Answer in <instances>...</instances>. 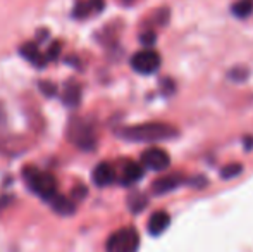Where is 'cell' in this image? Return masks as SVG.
Wrapping results in <instances>:
<instances>
[{
  "label": "cell",
  "mask_w": 253,
  "mask_h": 252,
  "mask_svg": "<svg viewBox=\"0 0 253 252\" xmlns=\"http://www.w3.org/2000/svg\"><path fill=\"white\" fill-rule=\"evenodd\" d=\"M91 180L97 187H109L112 185L114 182L117 180V171L110 162H100V164L95 166L93 173H91Z\"/></svg>",
  "instance_id": "obj_8"
},
{
  "label": "cell",
  "mask_w": 253,
  "mask_h": 252,
  "mask_svg": "<svg viewBox=\"0 0 253 252\" xmlns=\"http://www.w3.org/2000/svg\"><path fill=\"white\" fill-rule=\"evenodd\" d=\"M123 2H133V0H123Z\"/></svg>",
  "instance_id": "obj_21"
},
{
  "label": "cell",
  "mask_w": 253,
  "mask_h": 252,
  "mask_svg": "<svg viewBox=\"0 0 253 252\" xmlns=\"http://www.w3.org/2000/svg\"><path fill=\"white\" fill-rule=\"evenodd\" d=\"M62 101H64V104L69 105V107H76L81 101V88L78 87V85H71V87H67Z\"/></svg>",
  "instance_id": "obj_13"
},
{
  "label": "cell",
  "mask_w": 253,
  "mask_h": 252,
  "mask_svg": "<svg viewBox=\"0 0 253 252\" xmlns=\"http://www.w3.org/2000/svg\"><path fill=\"white\" fill-rule=\"evenodd\" d=\"M241 169H243V166L238 164V162H233V164H227L222 168V171H220V176L226 180L229 178H234V176H238L241 173Z\"/></svg>",
  "instance_id": "obj_16"
},
{
  "label": "cell",
  "mask_w": 253,
  "mask_h": 252,
  "mask_svg": "<svg viewBox=\"0 0 253 252\" xmlns=\"http://www.w3.org/2000/svg\"><path fill=\"white\" fill-rule=\"evenodd\" d=\"M138 247H140V233L133 226L116 230L105 242L107 252H136Z\"/></svg>",
  "instance_id": "obj_3"
},
{
  "label": "cell",
  "mask_w": 253,
  "mask_h": 252,
  "mask_svg": "<svg viewBox=\"0 0 253 252\" xmlns=\"http://www.w3.org/2000/svg\"><path fill=\"white\" fill-rule=\"evenodd\" d=\"M59 50H60V44H53L50 49H48V52L45 55H47L48 61H53V59H57V55H59Z\"/></svg>",
  "instance_id": "obj_17"
},
{
  "label": "cell",
  "mask_w": 253,
  "mask_h": 252,
  "mask_svg": "<svg viewBox=\"0 0 253 252\" xmlns=\"http://www.w3.org/2000/svg\"><path fill=\"white\" fill-rule=\"evenodd\" d=\"M21 55H23L26 61H30L33 66L37 67H43L45 64H47V55H43L40 50H38V47L35 44H26L21 47Z\"/></svg>",
  "instance_id": "obj_11"
},
{
  "label": "cell",
  "mask_w": 253,
  "mask_h": 252,
  "mask_svg": "<svg viewBox=\"0 0 253 252\" xmlns=\"http://www.w3.org/2000/svg\"><path fill=\"white\" fill-rule=\"evenodd\" d=\"M23 178L33 194H37L45 202H50L57 195V180L52 173L42 171L33 166H26L23 169Z\"/></svg>",
  "instance_id": "obj_2"
},
{
  "label": "cell",
  "mask_w": 253,
  "mask_h": 252,
  "mask_svg": "<svg viewBox=\"0 0 253 252\" xmlns=\"http://www.w3.org/2000/svg\"><path fill=\"white\" fill-rule=\"evenodd\" d=\"M177 135H179V131H177L176 126L160 121L127 126L119 131V137L129 142H162L177 137Z\"/></svg>",
  "instance_id": "obj_1"
},
{
  "label": "cell",
  "mask_w": 253,
  "mask_h": 252,
  "mask_svg": "<svg viewBox=\"0 0 253 252\" xmlns=\"http://www.w3.org/2000/svg\"><path fill=\"white\" fill-rule=\"evenodd\" d=\"M253 12V0H240L233 5V14L236 17H248Z\"/></svg>",
  "instance_id": "obj_14"
},
{
  "label": "cell",
  "mask_w": 253,
  "mask_h": 252,
  "mask_svg": "<svg viewBox=\"0 0 253 252\" xmlns=\"http://www.w3.org/2000/svg\"><path fill=\"white\" fill-rule=\"evenodd\" d=\"M155 33H145L143 37H141V42H143L147 47H150V45H153V42H155Z\"/></svg>",
  "instance_id": "obj_19"
},
{
  "label": "cell",
  "mask_w": 253,
  "mask_h": 252,
  "mask_svg": "<svg viewBox=\"0 0 253 252\" xmlns=\"http://www.w3.org/2000/svg\"><path fill=\"white\" fill-rule=\"evenodd\" d=\"M88 194V189L84 185H80V187H76V189L73 190V199H83L84 195Z\"/></svg>",
  "instance_id": "obj_18"
},
{
  "label": "cell",
  "mask_w": 253,
  "mask_h": 252,
  "mask_svg": "<svg viewBox=\"0 0 253 252\" xmlns=\"http://www.w3.org/2000/svg\"><path fill=\"white\" fill-rule=\"evenodd\" d=\"M40 87H42V90H43L47 95H53V94H55V87L50 85V83H40Z\"/></svg>",
  "instance_id": "obj_20"
},
{
  "label": "cell",
  "mask_w": 253,
  "mask_h": 252,
  "mask_svg": "<svg viewBox=\"0 0 253 252\" xmlns=\"http://www.w3.org/2000/svg\"><path fill=\"white\" fill-rule=\"evenodd\" d=\"M131 67L140 74H152L160 67V55L155 50H140L131 57Z\"/></svg>",
  "instance_id": "obj_5"
},
{
  "label": "cell",
  "mask_w": 253,
  "mask_h": 252,
  "mask_svg": "<svg viewBox=\"0 0 253 252\" xmlns=\"http://www.w3.org/2000/svg\"><path fill=\"white\" fill-rule=\"evenodd\" d=\"M69 140L81 151H93L97 145V133L88 119H73L69 125Z\"/></svg>",
  "instance_id": "obj_4"
},
{
  "label": "cell",
  "mask_w": 253,
  "mask_h": 252,
  "mask_svg": "<svg viewBox=\"0 0 253 252\" xmlns=\"http://www.w3.org/2000/svg\"><path fill=\"white\" fill-rule=\"evenodd\" d=\"M148 201L145 195L141 194H133L129 197V201H127V205H129V209L133 211V214H138V212H141L145 207H147Z\"/></svg>",
  "instance_id": "obj_15"
},
{
  "label": "cell",
  "mask_w": 253,
  "mask_h": 252,
  "mask_svg": "<svg viewBox=\"0 0 253 252\" xmlns=\"http://www.w3.org/2000/svg\"><path fill=\"white\" fill-rule=\"evenodd\" d=\"M179 185H183V176L179 173H167V175L160 176L152 183V192L157 195H162L176 190Z\"/></svg>",
  "instance_id": "obj_9"
},
{
  "label": "cell",
  "mask_w": 253,
  "mask_h": 252,
  "mask_svg": "<svg viewBox=\"0 0 253 252\" xmlns=\"http://www.w3.org/2000/svg\"><path fill=\"white\" fill-rule=\"evenodd\" d=\"M169 223H170V216L166 211H157L148 218L147 230L152 237H159L169 228Z\"/></svg>",
  "instance_id": "obj_10"
},
{
  "label": "cell",
  "mask_w": 253,
  "mask_h": 252,
  "mask_svg": "<svg viewBox=\"0 0 253 252\" xmlns=\"http://www.w3.org/2000/svg\"><path fill=\"white\" fill-rule=\"evenodd\" d=\"M143 166L138 164L134 161H124L121 166V171L117 180L121 182V185H134L136 182H140L143 178Z\"/></svg>",
  "instance_id": "obj_7"
},
{
  "label": "cell",
  "mask_w": 253,
  "mask_h": 252,
  "mask_svg": "<svg viewBox=\"0 0 253 252\" xmlns=\"http://www.w3.org/2000/svg\"><path fill=\"white\" fill-rule=\"evenodd\" d=\"M50 205L53 211L60 216H73L74 212H76V204H74V201L66 199L64 195H59V194L50 201Z\"/></svg>",
  "instance_id": "obj_12"
},
{
  "label": "cell",
  "mask_w": 253,
  "mask_h": 252,
  "mask_svg": "<svg viewBox=\"0 0 253 252\" xmlns=\"http://www.w3.org/2000/svg\"><path fill=\"white\" fill-rule=\"evenodd\" d=\"M141 164L153 171H164L169 168L170 157L164 149L160 147H150L141 154Z\"/></svg>",
  "instance_id": "obj_6"
}]
</instances>
